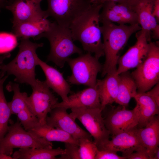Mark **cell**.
<instances>
[{"instance_id": "obj_21", "label": "cell", "mask_w": 159, "mask_h": 159, "mask_svg": "<svg viewBox=\"0 0 159 159\" xmlns=\"http://www.w3.org/2000/svg\"><path fill=\"white\" fill-rule=\"evenodd\" d=\"M105 76L102 80H97L96 85L102 110L107 105L115 102L119 80V75L115 73H108Z\"/></svg>"}, {"instance_id": "obj_26", "label": "cell", "mask_w": 159, "mask_h": 159, "mask_svg": "<svg viewBox=\"0 0 159 159\" xmlns=\"http://www.w3.org/2000/svg\"><path fill=\"white\" fill-rule=\"evenodd\" d=\"M29 131L50 142H59L79 145L78 140L74 138L62 130L50 126L46 124H40Z\"/></svg>"}, {"instance_id": "obj_17", "label": "cell", "mask_w": 159, "mask_h": 159, "mask_svg": "<svg viewBox=\"0 0 159 159\" xmlns=\"http://www.w3.org/2000/svg\"><path fill=\"white\" fill-rule=\"evenodd\" d=\"M137 127L112 136V139L99 150L121 152L122 156L127 158L143 147L137 134Z\"/></svg>"}, {"instance_id": "obj_6", "label": "cell", "mask_w": 159, "mask_h": 159, "mask_svg": "<svg viewBox=\"0 0 159 159\" xmlns=\"http://www.w3.org/2000/svg\"><path fill=\"white\" fill-rule=\"evenodd\" d=\"M99 59L87 52L76 58H69L66 62L71 69L72 74L67 81L71 84L95 87L97 74L102 67Z\"/></svg>"}, {"instance_id": "obj_4", "label": "cell", "mask_w": 159, "mask_h": 159, "mask_svg": "<svg viewBox=\"0 0 159 159\" xmlns=\"http://www.w3.org/2000/svg\"><path fill=\"white\" fill-rule=\"evenodd\" d=\"M46 38L50 46L47 61H51L60 68L63 67L72 55L83 54L82 50L74 43L69 28L62 26L54 21L51 22L47 30L41 34L38 39Z\"/></svg>"}, {"instance_id": "obj_24", "label": "cell", "mask_w": 159, "mask_h": 159, "mask_svg": "<svg viewBox=\"0 0 159 159\" xmlns=\"http://www.w3.org/2000/svg\"><path fill=\"white\" fill-rule=\"evenodd\" d=\"M65 149L57 148H20L13 153V159H55L56 156L64 153Z\"/></svg>"}, {"instance_id": "obj_38", "label": "cell", "mask_w": 159, "mask_h": 159, "mask_svg": "<svg viewBox=\"0 0 159 159\" xmlns=\"http://www.w3.org/2000/svg\"><path fill=\"white\" fill-rule=\"evenodd\" d=\"M123 0H95L93 3L95 2L98 4H102L107 1H112L116 2H119Z\"/></svg>"}, {"instance_id": "obj_10", "label": "cell", "mask_w": 159, "mask_h": 159, "mask_svg": "<svg viewBox=\"0 0 159 159\" xmlns=\"http://www.w3.org/2000/svg\"><path fill=\"white\" fill-rule=\"evenodd\" d=\"M32 94L27 98L29 107L41 124H46L48 114L59 102L44 81L37 79L31 86Z\"/></svg>"}, {"instance_id": "obj_29", "label": "cell", "mask_w": 159, "mask_h": 159, "mask_svg": "<svg viewBox=\"0 0 159 159\" xmlns=\"http://www.w3.org/2000/svg\"><path fill=\"white\" fill-rule=\"evenodd\" d=\"M16 115L22 126L27 131H30L40 124L29 107L21 110Z\"/></svg>"}, {"instance_id": "obj_19", "label": "cell", "mask_w": 159, "mask_h": 159, "mask_svg": "<svg viewBox=\"0 0 159 159\" xmlns=\"http://www.w3.org/2000/svg\"><path fill=\"white\" fill-rule=\"evenodd\" d=\"M37 64L45 74L46 80L44 82L48 87L57 94L62 101H67L68 94L71 92V87L68 82L64 79L62 74L39 57Z\"/></svg>"}, {"instance_id": "obj_42", "label": "cell", "mask_w": 159, "mask_h": 159, "mask_svg": "<svg viewBox=\"0 0 159 159\" xmlns=\"http://www.w3.org/2000/svg\"><path fill=\"white\" fill-rule=\"evenodd\" d=\"M90 1L91 3H93L95 0H87Z\"/></svg>"}, {"instance_id": "obj_8", "label": "cell", "mask_w": 159, "mask_h": 159, "mask_svg": "<svg viewBox=\"0 0 159 159\" xmlns=\"http://www.w3.org/2000/svg\"><path fill=\"white\" fill-rule=\"evenodd\" d=\"M70 115L75 120L78 119L94 139L99 149L109 140L110 133L105 125L100 108H73Z\"/></svg>"}, {"instance_id": "obj_27", "label": "cell", "mask_w": 159, "mask_h": 159, "mask_svg": "<svg viewBox=\"0 0 159 159\" xmlns=\"http://www.w3.org/2000/svg\"><path fill=\"white\" fill-rule=\"evenodd\" d=\"M5 74L1 71L0 72V141L7 132L9 122L12 115L4 91V83L8 77Z\"/></svg>"}, {"instance_id": "obj_11", "label": "cell", "mask_w": 159, "mask_h": 159, "mask_svg": "<svg viewBox=\"0 0 159 159\" xmlns=\"http://www.w3.org/2000/svg\"><path fill=\"white\" fill-rule=\"evenodd\" d=\"M137 40L117 62L118 67L115 74L117 75L137 67L146 57L149 49V42L146 32L141 29L136 34Z\"/></svg>"}, {"instance_id": "obj_28", "label": "cell", "mask_w": 159, "mask_h": 159, "mask_svg": "<svg viewBox=\"0 0 159 159\" xmlns=\"http://www.w3.org/2000/svg\"><path fill=\"white\" fill-rule=\"evenodd\" d=\"M79 146L80 159H95L97 147L91 138L79 139Z\"/></svg>"}, {"instance_id": "obj_30", "label": "cell", "mask_w": 159, "mask_h": 159, "mask_svg": "<svg viewBox=\"0 0 159 159\" xmlns=\"http://www.w3.org/2000/svg\"><path fill=\"white\" fill-rule=\"evenodd\" d=\"M16 38L13 33H0V54L9 53L14 49L17 44Z\"/></svg>"}, {"instance_id": "obj_34", "label": "cell", "mask_w": 159, "mask_h": 159, "mask_svg": "<svg viewBox=\"0 0 159 159\" xmlns=\"http://www.w3.org/2000/svg\"><path fill=\"white\" fill-rule=\"evenodd\" d=\"M151 96L159 105V83L156 84L153 89L146 92Z\"/></svg>"}, {"instance_id": "obj_9", "label": "cell", "mask_w": 159, "mask_h": 159, "mask_svg": "<svg viewBox=\"0 0 159 159\" xmlns=\"http://www.w3.org/2000/svg\"><path fill=\"white\" fill-rule=\"evenodd\" d=\"M48 17L59 25L69 28L72 23L90 6L87 0H47Z\"/></svg>"}, {"instance_id": "obj_13", "label": "cell", "mask_w": 159, "mask_h": 159, "mask_svg": "<svg viewBox=\"0 0 159 159\" xmlns=\"http://www.w3.org/2000/svg\"><path fill=\"white\" fill-rule=\"evenodd\" d=\"M42 0H14L7 4L6 9L13 15V25L26 21L47 18L46 11L40 6Z\"/></svg>"}, {"instance_id": "obj_33", "label": "cell", "mask_w": 159, "mask_h": 159, "mask_svg": "<svg viewBox=\"0 0 159 159\" xmlns=\"http://www.w3.org/2000/svg\"><path fill=\"white\" fill-rule=\"evenodd\" d=\"M128 159H150L145 148L142 147L127 157Z\"/></svg>"}, {"instance_id": "obj_7", "label": "cell", "mask_w": 159, "mask_h": 159, "mask_svg": "<svg viewBox=\"0 0 159 159\" xmlns=\"http://www.w3.org/2000/svg\"><path fill=\"white\" fill-rule=\"evenodd\" d=\"M137 87V92L149 90L159 80V43L150 41L147 56L131 74Z\"/></svg>"}, {"instance_id": "obj_12", "label": "cell", "mask_w": 159, "mask_h": 159, "mask_svg": "<svg viewBox=\"0 0 159 159\" xmlns=\"http://www.w3.org/2000/svg\"><path fill=\"white\" fill-rule=\"evenodd\" d=\"M139 118L136 105L132 110L120 105L112 109L104 120L106 127L113 136L138 127Z\"/></svg>"}, {"instance_id": "obj_2", "label": "cell", "mask_w": 159, "mask_h": 159, "mask_svg": "<svg viewBox=\"0 0 159 159\" xmlns=\"http://www.w3.org/2000/svg\"><path fill=\"white\" fill-rule=\"evenodd\" d=\"M103 50L105 61L102 65L101 76L108 73H115L119 53L126 44L130 37L141 29L138 23L127 25L116 24L107 21L101 22Z\"/></svg>"}, {"instance_id": "obj_25", "label": "cell", "mask_w": 159, "mask_h": 159, "mask_svg": "<svg viewBox=\"0 0 159 159\" xmlns=\"http://www.w3.org/2000/svg\"><path fill=\"white\" fill-rule=\"evenodd\" d=\"M119 75L118 91L115 102L126 107L131 98H133L137 93V86L131 74L127 71Z\"/></svg>"}, {"instance_id": "obj_39", "label": "cell", "mask_w": 159, "mask_h": 159, "mask_svg": "<svg viewBox=\"0 0 159 159\" xmlns=\"http://www.w3.org/2000/svg\"><path fill=\"white\" fill-rule=\"evenodd\" d=\"M0 159H13L11 156H9L5 154L0 153Z\"/></svg>"}, {"instance_id": "obj_3", "label": "cell", "mask_w": 159, "mask_h": 159, "mask_svg": "<svg viewBox=\"0 0 159 159\" xmlns=\"http://www.w3.org/2000/svg\"><path fill=\"white\" fill-rule=\"evenodd\" d=\"M19 50L15 57L6 64L0 66L1 71L15 77L14 81L32 86L35 82V67L38 65V57L36 52L37 48L43 46V43H37L29 39H21Z\"/></svg>"}, {"instance_id": "obj_36", "label": "cell", "mask_w": 159, "mask_h": 159, "mask_svg": "<svg viewBox=\"0 0 159 159\" xmlns=\"http://www.w3.org/2000/svg\"><path fill=\"white\" fill-rule=\"evenodd\" d=\"M140 0H123L119 3H123L131 6H132Z\"/></svg>"}, {"instance_id": "obj_41", "label": "cell", "mask_w": 159, "mask_h": 159, "mask_svg": "<svg viewBox=\"0 0 159 159\" xmlns=\"http://www.w3.org/2000/svg\"><path fill=\"white\" fill-rule=\"evenodd\" d=\"M6 0H0V9L1 8L6 6Z\"/></svg>"}, {"instance_id": "obj_15", "label": "cell", "mask_w": 159, "mask_h": 159, "mask_svg": "<svg viewBox=\"0 0 159 159\" xmlns=\"http://www.w3.org/2000/svg\"><path fill=\"white\" fill-rule=\"evenodd\" d=\"M101 9L100 22L107 21L118 24L130 25L138 23L136 13L131 6L126 4L107 1L102 4Z\"/></svg>"}, {"instance_id": "obj_14", "label": "cell", "mask_w": 159, "mask_h": 159, "mask_svg": "<svg viewBox=\"0 0 159 159\" xmlns=\"http://www.w3.org/2000/svg\"><path fill=\"white\" fill-rule=\"evenodd\" d=\"M67 110L61 107L54 108L47 117L46 124L68 133L77 140L83 138H91L90 134L77 124L75 120L67 112Z\"/></svg>"}, {"instance_id": "obj_35", "label": "cell", "mask_w": 159, "mask_h": 159, "mask_svg": "<svg viewBox=\"0 0 159 159\" xmlns=\"http://www.w3.org/2000/svg\"><path fill=\"white\" fill-rule=\"evenodd\" d=\"M153 15L155 17L158 22L159 21V0H155L154 4Z\"/></svg>"}, {"instance_id": "obj_5", "label": "cell", "mask_w": 159, "mask_h": 159, "mask_svg": "<svg viewBox=\"0 0 159 159\" xmlns=\"http://www.w3.org/2000/svg\"><path fill=\"white\" fill-rule=\"evenodd\" d=\"M28 148H53L52 142L26 130L19 121L9 126L0 141V153L11 156L14 149Z\"/></svg>"}, {"instance_id": "obj_23", "label": "cell", "mask_w": 159, "mask_h": 159, "mask_svg": "<svg viewBox=\"0 0 159 159\" xmlns=\"http://www.w3.org/2000/svg\"><path fill=\"white\" fill-rule=\"evenodd\" d=\"M136 102L139 118L138 127L143 128L159 113V105L146 92H138L134 97Z\"/></svg>"}, {"instance_id": "obj_22", "label": "cell", "mask_w": 159, "mask_h": 159, "mask_svg": "<svg viewBox=\"0 0 159 159\" xmlns=\"http://www.w3.org/2000/svg\"><path fill=\"white\" fill-rule=\"evenodd\" d=\"M50 23L47 18L20 23L13 25V34L21 39L30 38L38 39L39 36L48 29Z\"/></svg>"}, {"instance_id": "obj_37", "label": "cell", "mask_w": 159, "mask_h": 159, "mask_svg": "<svg viewBox=\"0 0 159 159\" xmlns=\"http://www.w3.org/2000/svg\"><path fill=\"white\" fill-rule=\"evenodd\" d=\"M10 54L9 53H6L0 56V66L3 64L4 61L6 59L9 57Z\"/></svg>"}, {"instance_id": "obj_31", "label": "cell", "mask_w": 159, "mask_h": 159, "mask_svg": "<svg viewBox=\"0 0 159 159\" xmlns=\"http://www.w3.org/2000/svg\"><path fill=\"white\" fill-rule=\"evenodd\" d=\"M65 152L58 158L60 159H80L79 145L65 143Z\"/></svg>"}, {"instance_id": "obj_40", "label": "cell", "mask_w": 159, "mask_h": 159, "mask_svg": "<svg viewBox=\"0 0 159 159\" xmlns=\"http://www.w3.org/2000/svg\"><path fill=\"white\" fill-rule=\"evenodd\" d=\"M159 159V148L158 147L155 150L152 159Z\"/></svg>"}, {"instance_id": "obj_1", "label": "cell", "mask_w": 159, "mask_h": 159, "mask_svg": "<svg viewBox=\"0 0 159 159\" xmlns=\"http://www.w3.org/2000/svg\"><path fill=\"white\" fill-rule=\"evenodd\" d=\"M102 4L93 3L69 27L73 41L80 42L84 51L99 59L104 55L100 14Z\"/></svg>"}, {"instance_id": "obj_16", "label": "cell", "mask_w": 159, "mask_h": 159, "mask_svg": "<svg viewBox=\"0 0 159 159\" xmlns=\"http://www.w3.org/2000/svg\"><path fill=\"white\" fill-rule=\"evenodd\" d=\"M155 0H140L131 6L136 13L141 29L145 31L149 42L151 37L159 39V25L153 15Z\"/></svg>"}, {"instance_id": "obj_32", "label": "cell", "mask_w": 159, "mask_h": 159, "mask_svg": "<svg viewBox=\"0 0 159 159\" xmlns=\"http://www.w3.org/2000/svg\"><path fill=\"white\" fill-rule=\"evenodd\" d=\"M125 156H120L117 154V152L108 150L97 149L95 159H126Z\"/></svg>"}, {"instance_id": "obj_43", "label": "cell", "mask_w": 159, "mask_h": 159, "mask_svg": "<svg viewBox=\"0 0 159 159\" xmlns=\"http://www.w3.org/2000/svg\"><path fill=\"white\" fill-rule=\"evenodd\" d=\"M9 0V2H8L7 4H8L9 3H10V2H11V1H12L14 0Z\"/></svg>"}, {"instance_id": "obj_20", "label": "cell", "mask_w": 159, "mask_h": 159, "mask_svg": "<svg viewBox=\"0 0 159 159\" xmlns=\"http://www.w3.org/2000/svg\"><path fill=\"white\" fill-rule=\"evenodd\" d=\"M137 133L150 159H152L159 144V117L158 115L143 128H138Z\"/></svg>"}, {"instance_id": "obj_18", "label": "cell", "mask_w": 159, "mask_h": 159, "mask_svg": "<svg viewBox=\"0 0 159 159\" xmlns=\"http://www.w3.org/2000/svg\"><path fill=\"white\" fill-rule=\"evenodd\" d=\"M61 107L66 109L73 108H101L99 93L96 87H89L68 96L66 101L58 102L54 108Z\"/></svg>"}]
</instances>
